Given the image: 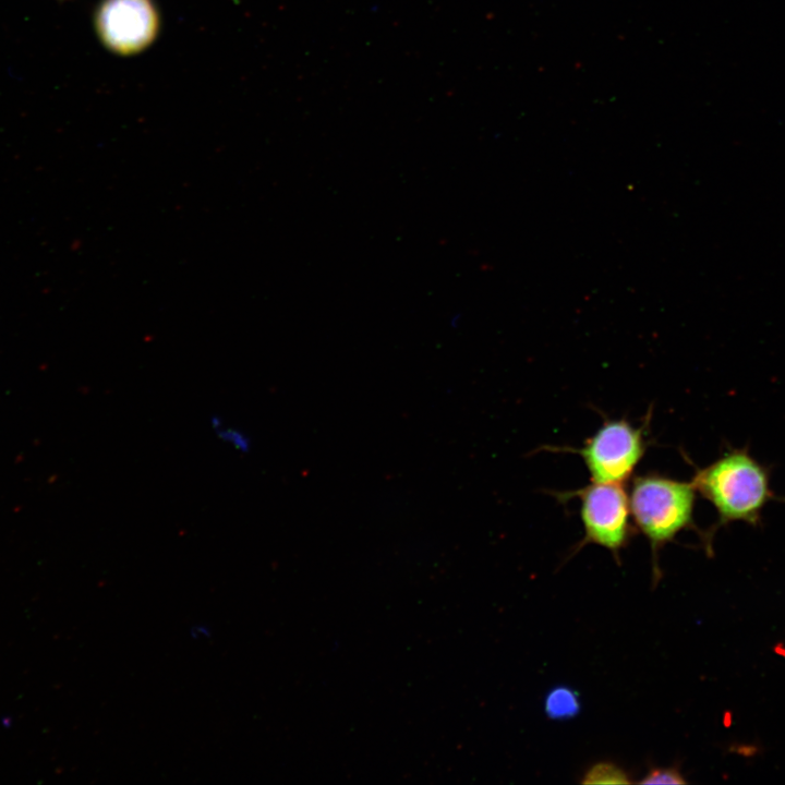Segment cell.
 I'll return each mask as SVG.
<instances>
[{
  "label": "cell",
  "instance_id": "cell-1",
  "mask_svg": "<svg viewBox=\"0 0 785 785\" xmlns=\"http://www.w3.org/2000/svg\"><path fill=\"white\" fill-rule=\"evenodd\" d=\"M692 483L715 508L717 526L742 521L761 522L762 510L775 498L769 469L747 448H732L704 468L697 469Z\"/></svg>",
  "mask_w": 785,
  "mask_h": 785
},
{
  "label": "cell",
  "instance_id": "cell-2",
  "mask_svg": "<svg viewBox=\"0 0 785 785\" xmlns=\"http://www.w3.org/2000/svg\"><path fill=\"white\" fill-rule=\"evenodd\" d=\"M628 495L633 526L651 545L656 581L661 577L657 552L683 530L695 527L697 491L692 481L647 473L632 480Z\"/></svg>",
  "mask_w": 785,
  "mask_h": 785
},
{
  "label": "cell",
  "instance_id": "cell-3",
  "mask_svg": "<svg viewBox=\"0 0 785 785\" xmlns=\"http://www.w3.org/2000/svg\"><path fill=\"white\" fill-rule=\"evenodd\" d=\"M645 427L626 419L607 420L572 451L582 458L592 482L624 484L645 454Z\"/></svg>",
  "mask_w": 785,
  "mask_h": 785
},
{
  "label": "cell",
  "instance_id": "cell-4",
  "mask_svg": "<svg viewBox=\"0 0 785 785\" xmlns=\"http://www.w3.org/2000/svg\"><path fill=\"white\" fill-rule=\"evenodd\" d=\"M571 495L580 500L584 530L580 546L589 543L603 546L618 559L633 532L629 495L624 484L592 482Z\"/></svg>",
  "mask_w": 785,
  "mask_h": 785
},
{
  "label": "cell",
  "instance_id": "cell-5",
  "mask_svg": "<svg viewBox=\"0 0 785 785\" xmlns=\"http://www.w3.org/2000/svg\"><path fill=\"white\" fill-rule=\"evenodd\" d=\"M94 21L101 44L120 56L145 50L157 38L160 27L153 0H102Z\"/></svg>",
  "mask_w": 785,
  "mask_h": 785
},
{
  "label": "cell",
  "instance_id": "cell-6",
  "mask_svg": "<svg viewBox=\"0 0 785 785\" xmlns=\"http://www.w3.org/2000/svg\"><path fill=\"white\" fill-rule=\"evenodd\" d=\"M545 715L553 721H569L579 715L582 703L579 692L570 686L552 687L544 697Z\"/></svg>",
  "mask_w": 785,
  "mask_h": 785
},
{
  "label": "cell",
  "instance_id": "cell-7",
  "mask_svg": "<svg viewBox=\"0 0 785 785\" xmlns=\"http://www.w3.org/2000/svg\"><path fill=\"white\" fill-rule=\"evenodd\" d=\"M582 784H630L628 774L618 765L603 761L593 764L583 775Z\"/></svg>",
  "mask_w": 785,
  "mask_h": 785
},
{
  "label": "cell",
  "instance_id": "cell-8",
  "mask_svg": "<svg viewBox=\"0 0 785 785\" xmlns=\"http://www.w3.org/2000/svg\"><path fill=\"white\" fill-rule=\"evenodd\" d=\"M641 784H686L687 781L676 768H652L639 782Z\"/></svg>",
  "mask_w": 785,
  "mask_h": 785
},
{
  "label": "cell",
  "instance_id": "cell-9",
  "mask_svg": "<svg viewBox=\"0 0 785 785\" xmlns=\"http://www.w3.org/2000/svg\"><path fill=\"white\" fill-rule=\"evenodd\" d=\"M220 436L226 440L234 445L237 448H240L242 450H247L249 447V440L247 438L239 433L238 431L233 430H225L220 432Z\"/></svg>",
  "mask_w": 785,
  "mask_h": 785
}]
</instances>
